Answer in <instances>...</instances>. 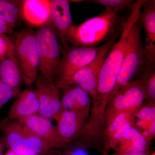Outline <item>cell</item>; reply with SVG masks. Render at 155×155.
I'll list each match as a JSON object with an SVG mask.
<instances>
[{
  "label": "cell",
  "mask_w": 155,
  "mask_h": 155,
  "mask_svg": "<svg viewBox=\"0 0 155 155\" xmlns=\"http://www.w3.org/2000/svg\"><path fill=\"white\" fill-rule=\"evenodd\" d=\"M145 1L138 0L134 3L120 38L112 46L103 63L98 79L96 96L91 101V113L95 117H104L109 97L121 70L128 34L134 23L140 18L142 6Z\"/></svg>",
  "instance_id": "6da1fadb"
},
{
  "label": "cell",
  "mask_w": 155,
  "mask_h": 155,
  "mask_svg": "<svg viewBox=\"0 0 155 155\" xmlns=\"http://www.w3.org/2000/svg\"><path fill=\"white\" fill-rule=\"evenodd\" d=\"M118 12L105 9L99 15L73 25L69 35V43L75 47H96L115 35Z\"/></svg>",
  "instance_id": "7a4b0ae2"
},
{
  "label": "cell",
  "mask_w": 155,
  "mask_h": 155,
  "mask_svg": "<svg viewBox=\"0 0 155 155\" xmlns=\"http://www.w3.org/2000/svg\"><path fill=\"white\" fill-rule=\"evenodd\" d=\"M3 146L19 155H38L46 152L48 145L19 120L4 119L0 122Z\"/></svg>",
  "instance_id": "3957f363"
},
{
  "label": "cell",
  "mask_w": 155,
  "mask_h": 155,
  "mask_svg": "<svg viewBox=\"0 0 155 155\" xmlns=\"http://www.w3.org/2000/svg\"><path fill=\"white\" fill-rule=\"evenodd\" d=\"M38 52L39 71L48 80L55 82L61 60L60 42L52 23L35 32Z\"/></svg>",
  "instance_id": "277c9868"
},
{
  "label": "cell",
  "mask_w": 155,
  "mask_h": 155,
  "mask_svg": "<svg viewBox=\"0 0 155 155\" xmlns=\"http://www.w3.org/2000/svg\"><path fill=\"white\" fill-rule=\"evenodd\" d=\"M142 28L140 18L132 26L128 34L125 57L115 87L109 97V102L122 86L130 81L144 64V48L141 38Z\"/></svg>",
  "instance_id": "5b68a950"
},
{
  "label": "cell",
  "mask_w": 155,
  "mask_h": 155,
  "mask_svg": "<svg viewBox=\"0 0 155 155\" xmlns=\"http://www.w3.org/2000/svg\"><path fill=\"white\" fill-rule=\"evenodd\" d=\"M15 53L26 85L34 83L38 76L39 59L35 32L25 28L19 32L14 41Z\"/></svg>",
  "instance_id": "8992f818"
},
{
  "label": "cell",
  "mask_w": 155,
  "mask_h": 155,
  "mask_svg": "<svg viewBox=\"0 0 155 155\" xmlns=\"http://www.w3.org/2000/svg\"><path fill=\"white\" fill-rule=\"evenodd\" d=\"M116 39V36L115 34L100 46L96 57L85 67L75 72L67 81L64 88L69 85L75 84L87 92L91 98V101L94 99L96 96L98 79L101 68Z\"/></svg>",
  "instance_id": "52a82bcc"
},
{
  "label": "cell",
  "mask_w": 155,
  "mask_h": 155,
  "mask_svg": "<svg viewBox=\"0 0 155 155\" xmlns=\"http://www.w3.org/2000/svg\"><path fill=\"white\" fill-rule=\"evenodd\" d=\"M98 47L70 48L61 57L55 83L59 89H63L67 81L79 69L85 67L96 57Z\"/></svg>",
  "instance_id": "ba28073f"
},
{
  "label": "cell",
  "mask_w": 155,
  "mask_h": 155,
  "mask_svg": "<svg viewBox=\"0 0 155 155\" xmlns=\"http://www.w3.org/2000/svg\"><path fill=\"white\" fill-rule=\"evenodd\" d=\"M34 83L39 102L38 115L52 121L55 120L63 110L59 89L54 82L41 75L38 76Z\"/></svg>",
  "instance_id": "9c48e42d"
},
{
  "label": "cell",
  "mask_w": 155,
  "mask_h": 155,
  "mask_svg": "<svg viewBox=\"0 0 155 155\" xmlns=\"http://www.w3.org/2000/svg\"><path fill=\"white\" fill-rule=\"evenodd\" d=\"M51 17L61 46L62 55L70 48L69 35L74 25L67 0H51Z\"/></svg>",
  "instance_id": "30bf717a"
},
{
  "label": "cell",
  "mask_w": 155,
  "mask_h": 155,
  "mask_svg": "<svg viewBox=\"0 0 155 155\" xmlns=\"http://www.w3.org/2000/svg\"><path fill=\"white\" fill-rule=\"evenodd\" d=\"M140 19L145 33L144 63L147 65H153L155 64V61L154 0H145L142 6Z\"/></svg>",
  "instance_id": "8fae6325"
},
{
  "label": "cell",
  "mask_w": 155,
  "mask_h": 155,
  "mask_svg": "<svg viewBox=\"0 0 155 155\" xmlns=\"http://www.w3.org/2000/svg\"><path fill=\"white\" fill-rule=\"evenodd\" d=\"M19 121L46 143L51 149L60 148L65 145L59 135L57 126L49 119L37 114Z\"/></svg>",
  "instance_id": "7c38bea8"
},
{
  "label": "cell",
  "mask_w": 155,
  "mask_h": 155,
  "mask_svg": "<svg viewBox=\"0 0 155 155\" xmlns=\"http://www.w3.org/2000/svg\"><path fill=\"white\" fill-rule=\"evenodd\" d=\"M21 17L32 27L41 28L52 22L51 0L20 1Z\"/></svg>",
  "instance_id": "4fadbf2b"
},
{
  "label": "cell",
  "mask_w": 155,
  "mask_h": 155,
  "mask_svg": "<svg viewBox=\"0 0 155 155\" xmlns=\"http://www.w3.org/2000/svg\"><path fill=\"white\" fill-rule=\"evenodd\" d=\"M88 118L75 111L62 110L55 119L61 139L65 145L79 136Z\"/></svg>",
  "instance_id": "5bb4252c"
},
{
  "label": "cell",
  "mask_w": 155,
  "mask_h": 155,
  "mask_svg": "<svg viewBox=\"0 0 155 155\" xmlns=\"http://www.w3.org/2000/svg\"><path fill=\"white\" fill-rule=\"evenodd\" d=\"M0 81L19 94L24 82L20 66L11 40L6 59L0 63Z\"/></svg>",
  "instance_id": "9a60e30c"
},
{
  "label": "cell",
  "mask_w": 155,
  "mask_h": 155,
  "mask_svg": "<svg viewBox=\"0 0 155 155\" xmlns=\"http://www.w3.org/2000/svg\"><path fill=\"white\" fill-rule=\"evenodd\" d=\"M17 97L5 119L8 120H20L38 114L40 106L36 91L25 90L20 93Z\"/></svg>",
  "instance_id": "2e32d148"
},
{
  "label": "cell",
  "mask_w": 155,
  "mask_h": 155,
  "mask_svg": "<svg viewBox=\"0 0 155 155\" xmlns=\"http://www.w3.org/2000/svg\"><path fill=\"white\" fill-rule=\"evenodd\" d=\"M61 99L62 109L75 111L88 118L91 108V99L85 91L75 84L63 89Z\"/></svg>",
  "instance_id": "e0dca14e"
},
{
  "label": "cell",
  "mask_w": 155,
  "mask_h": 155,
  "mask_svg": "<svg viewBox=\"0 0 155 155\" xmlns=\"http://www.w3.org/2000/svg\"><path fill=\"white\" fill-rule=\"evenodd\" d=\"M120 90L124 96L125 112L135 116L146 99L144 81L141 80L130 81Z\"/></svg>",
  "instance_id": "ac0fdd59"
},
{
  "label": "cell",
  "mask_w": 155,
  "mask_h": 155,
  "mask_svg": "<svg viewBox=\"0 0 155 155\" xmlns=\"http://www.w3.org/2000/svg\"><path fill=\"white\" fill-rule=\"evenodd\" d=\"M20 1L0 0V19L16 26L21 18Z\"/></svg>",
  "instance_id": "d6986e66"
},
{
  "label": "cell",
  "mask_w": 155,
  "mask_h": 155,
  "mask_svg": "<svg viewBox=\"0 0 155 155\" xmlns=\"http://www.w3.org/2000/svg\"><path fill=\"white\" fill-rule=\"evenodd\" d=\"M126 107L122 91L119 90L106 106L104 114L105 128L119 114L125 112Z\"/></svg>",
  "instance_id": "ffe728a7"
},
{
  "label": "cell",
  "mask_w": 155,
  "mask_h": 155,
  "mask_svg": "<svg viewBox=\"0 0 155 155\" xmlns=\"http://www.w3.org/2000/svg\"><path fill=\"white\" fill-rule=\"evenodd\" d=\"M135 116L127 112H124L119 114L105 128L104 132V153L107 154V148L113 136L119 127L125 122L134 121Z\"/></svg>",
  "instance_id": "44dd1931"
},
{
  "label": "cell",
  "mask_w": 155,
  "mask_h": 155,
  "mask_svg": "<svg viewBox=\"0 0 155 155\" xmlns=\"http://www.w3.org/2000/svg\"><path fill=\"white\" fill-rule=\"evenodd\" d=\"M149 143L140 133L135 138L119 145L115 148V153H137L147 151Z\"/></svg>",
  "instance_id": "7402d4cb"
},
{
  "label": "cell",
  "mask_w": 155,
  "mask_h": 155,
  "mask_svg": "<svg viewBox=\"0 0 155 155\" xmlns=\"http://www.w3.org/2000/svg\"><path fill=\"white\" fill-rule=\"evenodd\" d=\"M148 68V72L146 75L144 81L145 88L146 99L148 103L155 101V64L146 65Z\"/></svg>",
  "instance_id": "603a6c76"
},
{
  "label": "cell",
  "mask_w": 155,
  "mask_h": 155,
  "mask_svg": "<svg viewBox=\"0 0 155 155\" xmlns=\"http://www.w3.org/2000/svg\"><path fill=\"white\" fill-rule=\"evenodd\" d=\"M87 2L104 6L106 9H110L118 13L129 7L131 8L134 3V1L130 0H92Z\"/></svg>",
  "instance_id": "cb8c5ba5"
},
{
  "label": "cell",
  "mask_w": 155,
  "mask_h": 155,
  "mask_svg": "<svg viewBox=\"0 0 155 155\" xmlns=\"http://www.w3.org/2000/svg\"><path fill=\"white\" fill-rule=\"evenodd\" d=\"M135 117L137 120H155V103H148L142 106L136 114Z\"/></svg>",
  "instance_id": "d4e9b609"
},
{
  "label": "cell",
  "mask_w": 155,
  "mask_h": 155,
  "mask_svg": "<svg viewBox=\"0 0 155 155\" xmlns=\"http://www.w3.org/2000/svg\"><path fill=\"white\" fill-rule=\"evenodd\" d=\"M19 94L0 81V109L10 100L18 96Z\"/></svg>",
  "instance_id": "484cf974"
},
{
  "label": "cell",
  "mask_w": 155,
  "mask_h": 155,
  "mask_svg": "<svg viewBox=\"0 0 155 155\" xmlns=\"http://www.w3.org/2000/svg\"><path fill=\"white\" fill-rule=\"evenodd\" d=\"M11 41L6 35L0 34V63L7 57Z\"/></svg>",
  "instance_id": "4316f807"
},
{
  "label": "cell",
  "mask_w": 155,
  "mask_h": 155,
  "mask_svg": "<svg viewBox=\"0 0 155 155\" xmlns=\"http://www.w3.org/2000/svg\"><path fill=\"white\" fill-rule=\"evenodd\" d=\"M15 26L0 19V34L12 33Z\"/></svg>",
  "instance_id": "83f0119b"
},
{
  "label": "cell",
  "mask_w": 155,
  "mask_h": 155,
  "mask_svg": "<svg viewBox=\"0 0 155 155\" xmlns=\"http://www.w3.org/2000/svg\"><path fill=\"white\" fill-rule=\"evenodd\" d=\"M151 121L152 120L148 121V120H137L136 122V125L143 130H147Z\"/></svg>",
  "instance_id": "f1b7e54d"
},
{
  "label": "cell",
  "mask_w": 155,
  "mask_h": 155,
  "mask_svg": "<svg viewBox=\"0 0 155 155\" xmlns=\"http://www.w3.org/2000/svg\"><path fill=\"white\" fill-rule=\"evenodd\" d=\"M140 133L144 137L147 142L148 143H150L151 141L155 137L147 130H143L141 132H140Z\"/></svg>",
  "instance_id": "f546056e"
},
{
  "label": "cell",
  "mask_w": 155,
  "mask_h": 155,
  "mask_svg": "<svg viewBox=\"0 0 155 155\" xmlns=\"http://www.w3.org/2000/svg\"><path fill=\"white\" fill-rule=\"evenodd\" d=\"M111 155H149L147 151L137 153H114Z\"/></svg>",
  "instance_id": "4dcf8cb0"
},
{
  "label": "cell",
  "mask_w": 155,
  "mask_h": 155,
  "mask_svg": "<svg viewBox=\"0 0 155 155\" xmlns=\"http://www.w3.org/2000/svg\"><path fill=\"white\" fill-rule=\"evenodd\" d=\"M19 155L18 154H17L16 153H15L14 152L12 151V150H8V151L7 152L5 153V155Z\"/></svg>",
  "instance_id": "1f68e13d"
},
{
  "label": "cell",
  "mask_w": 155,
  "mask_h": 155,
  "mask_svg": "<svg viewBox=\"0 0 155 155\" xmlns=\"http://www.w3.org/2000/svg\"><path fill=\"white\" fill-rule=\"evenodd\" d=\"M4 147H5L3 146L2 143L0 142V155H4L3 154V153Z\"/></svg>",
  "instance_id": "d6a6232c"
},
{
  "label": "cell",
  "mask_w": 155,
  "mask_h": 155,
  "mask_svg": "<svg viewBox=\"0 0 155 155\" xmlns=\"http://www.w3.org/2000/svg\"><path fill=\"white\" fill-rule=\"evenodd\" d=\"M149 155H155V153L153 152V153H152L151 154H149Z\"/></svg>",
  "instance_id": "836d02e7"
},
{
  "label": "cell",
  "mask_w": 155,
  "mask_h": 155,
  "mask_svg": "<svg viewBox=\"0 0 155 155\" xmlns=\"http://www.w3.org/2000/svg\"><path fill=\"white\" fill-rule=\"evenodd\" d=\"M104 155H108L106 154H104Z\"/></svg>",
  "instance_id": "e575fe53"
}]
</instances>
